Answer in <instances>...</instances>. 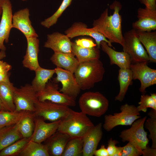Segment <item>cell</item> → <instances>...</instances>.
<instances>
[{
	"mask_svg": "<svg viewBox=\"0 0 156 156\" xmlns=\"http://www.w3.org/2000/svg\"><path fill=\"white\" fill-rule=\"evenodd\" d=\"M122 8L120 3L114 1L110 6L114 10L112 15H109L108 10L106 8L99 17L93 21L92 28L104 36L111 43H116L124 46L122 32L121 15L119 12Z\"/></svg>",
	"mask_w": 156,
	"mask_h": 156,
	"instance_id": "cell-1",
	"label": "cell"
},
{
	"mask_svg": "<svg viewBox=\"0 0 156 156\" xmlns=\"http://www.w3.org/2000/svg\"><path fill=\"white\" fill-rule=\"evenodd\" d=\"M105 70L99 59H95L79 64L74 76L81 90H88L95 83L101 81Z\"/></svg>",
	"mask_w": 156,
	"mask_h": 156,
	"instance_id": "cell-2",
	"label": "cell"
},
{
	"mask_svg": "<svg viewBox=\"0 0 156 156\" xmlns=\"http://www.w3.org/2000/svg\"><path fill=\"white\" fill-rule=\"evenodd\" d=\"M87 115L71 109L68 115L60 121L57 130L70 138H82L94 125Z\"/></svg>",
	"mask_w": 156,
	"mask_h": 156,
	"instance_id": "cell-3",
	"label": "cell"
},
{
	"mask_svg": "<svg viewBox=\"0 0 156 156\" xmlns=\"http://www.w3.org/2000/svg\"><path fill=\"white\" fill-rule=\"evenodd\" d=\"M81 112L87 115L99 117L107 111L109 106L108 99L98 92H88L82 94L79 100Z\"/></svg>",
	"mask_w": 156,
	"mask_h": 156,
	"instance_id": "cell-4",
	"label": "cell"
},
{
	"mask_svg": "<svg viewBox=\"0 0 156 156\" xmlns=\"http://www.w3.org/2000/svg\"><path fill=\"white\" fill-rule=\"evenodd\" d=\"M120 112L105 115L102 127L106 131H110L119 125L131 126L141 117L137 107L134 105L125 104L120 106Z\"/></svg>",
	"mask_w": 156,
	"mask_h": 156,
	"instance_id": "cell-5",
	"label": "cell"
},
{
	"mask_svg": "<svg viewBox=\"0 0 156 156\" xmlns=\"http://www.w3.org/2000/svg\"><path fill=\"white\" fill-rule=\"evenodd\" d=\"M123 51L129 55L133 63L149 62L148 54L140 42L137 32L133 29L126 32L123 35Z\"/></svg>",
	"mask_w": 156,
	"mask_h": 156,
	"instance_id": "cell-6",
	"label": "cell"
},
{
	"mask_svg": "<svg viewBox=\"0 0 156 156\" xmlns=\"http://www.w3.org/2000/svg\"><path fill=\"white\" fill-rule=\"evenodd\" d=\"M72 109L68 106L49 101H38L34 112L36 117L52 122L61 121L69 114Z\"/></svg>",
	"mask_w": 156,
	"mask_h": 156,
	"instance_id": "cell-7",
	"label": "cell"
},
{
	"mask_svg": "<svg viewBox=\"0 0 156 156\" xmlns=\"http://www.w3.org/2000/svg\"><path fill=\"white\" fill-rule=\"evenodd\" d=\"M147 118V116H145L137 119L129 128L122 130L119 135L122 141L130 142L142 150L144 149L149 142L147 132L144 128Z\"/></svg>",
	"mask_w": 156,
	"mask_h": 156,
	"instance_id": "cell-8",
	"label": "cell"
},
{
	"mask_svg": "<svg viewBox=\"0 0 156 156\" xmlns=\"http://www.w3.org/2000/svg\"><path fill=\"white\" fill-rule=\"evenodd\" d=\"M15 110L34 112L35 104L38 101L37 92L31 85L27 84L20 88H16L13 95Z\"/></svg>",
	"mask_w": 156,
	"mask_h": 156,
	"instance_id": "cell-9",
	"label": "cell"
},
{
	"mask_svg": "<svg viewBox=\"0 0 156 156\" xmlns=\"http://www.w3.org/2000/svg\"><path fill=\"white\" fill-rule=\"evenodd\" d=\"M58 89L56 83L48 82L42 90L37 92L38 101H48L68 106H75V99L61 93Z\"/></svg>",
	"mask_w": 156,
	"mask_h": 156,
	"instance_id": "cell-10",
	"label": "cell"
},
{
	"mask_svg": "<svg viewBox=\"0 0 156 156\" xmlns=\"http://www.w3.org/2000/svg\"><path fill=\"white\" fill-rule=\"evenodd\" d=\"M147 63L142 62L131 64L130 69L133 75V79H138L140 82V91L145 92L149 87L156 84V70L149 67Z\"/></svg>",
	"mask_w": 156,
	"mask_h": 156,
	"instance_id": "cell-11",
	"label": "cell"
},
{
	"mask_svg": "<svg viewBox=\"0 0 156 156\" xmlns=\"http://www.w3.org/2000/svg\"><path fill=\"white\" fill-rule=\"evenodd\" d=\"M55 70L57 76L53 79V82H61L62 87L60 92L75 99L81 90L73 73L57 67Z\"/></svg>",
	"mask_w": 156,
	"mask_h": 156,
	"instance_id": "cell-12",
	"label": "cell"
},
{
	"mask_svg": "<svg viewBox=\"0 0 156 156\" xmlns=\"http://www.w3.org/2000/svg\"><path fill=\"white\" fill-rule=\"evenodd\" d=\"M0 6L2 9L0 22V51H5L4 41L8 43L10 30L12 28V10L10 0H0Z\"/></svg>",
	"mask_w": 156,
	"mask_h": 156,
	"instance_id": "cell-13",
	"label": "cell"
},
{
	"mask_svg": "<svg viewBox=\"0 0 156 156\" xmlns=\"http://www.w3.org/2000/svg\"><path fill=\"white\" fill-rule=\"evenodd\" d=\"M70 39L81 36H90L95 40L96 47L99 49L101 41H105L110 47H112V43L104 36L94 30L92 27L88 28L87 25L81 22H75L65 31Z\"/></svg>",
	"mask_w": 156,
	"mask_h": 156,
	"instance_id": "cell-14",
	"label": "cell"
},
{
	"mask_svg": "<svg viewBox=\"0 0 156 156\" xmlns=\"http://www.w3.org/2000/svg\"><path fill=\"white\" fill-rule=\"evenodd\" d=\"M60 121L47 123L42 118L36 117L34 129L30 140L39 143L44 142L57 131Z\"/></svg>",
	"mask_w": 156,
	"mask_h": 156,
	"instance_id": "cell-15",
	"label": "cell"
},
{
	"mask_svg": "<svg viewBox=\"0 0 156 156\" xmlns=\"http://www.w3.org/2000/svg\"><path fill=\"white\" fill-rule=\"evenodd\" d=\"M138 19L132 24L133 29L138 31L151 32L156 29V10L139 8L137 11Z\"/></svg>",
	"mask_w": 156,
	"mask_h": 156,
	"instance_id": "cell-16",
	"label": "cell"
},
{
	"mask_svg": "<svg viewBox=\"0 0 156 156\" xmlns=\"http://www.w3.org/2000/svg\"><path fill=\"white\" fill-rule=\"evenodd\" d=\"M29 11L27 8L15 12L12 15V28L21 31L26 38L38 37L29 19Z\"/></svg>",
	"mask_w": 156,
	"mask_h": 156,
	"instance_id": "cell-17",
	"label": "cell"
},
{
	"mask_svg": "<svg viewBox=\"0 0 156 156\" xmlns=\"http://www.w3.org/2000/svg\"><path fill=\"white\" fill-rule=\"evenodd\" d=\"M103 125L100 122L90 128L82 138V156H92L102 139Z\"/></svg>",
	"mask_w": 156,
	"mask_h": 156,
	"instance_id": "cell-18",
	"label": "cell"
},
{
	"mask_svg": "<svg viewBox=\"0 0 156 156\" xmlns=\"http://www.w3.org/2000/svg\"><path fill=\"white\" fill-rule=\"evenodd\" d=\"M72 42L66 35L55 32L47 35L44 46L51 49L54 52L72 53Z\"/></svg>",
	"mask_w": 156,
	"mask_h": 156,
	"instance_id": "cell-19",
	"label": "cell"
},
{
	"mask_svg": "<svg viewBox=\"0 0 156 156\" xmlns=\"http://www.w3.org/2000/svg\"><path fill=\"white\" fill-rule=\"evenodd\" d=\"M27 47L22 61L23 66L35 71L40 66L38 60L39 40L37 37L26 38Z\"/></svg>",
	"mask_w": 156,
	"mask_h": 156,
	"instance_id": "cell-20",
	"label": "cell"
},
{
	"mask_svg": "<svg viewBox=\"0 0 156 156\" xmlns=\"http://www.w3.org/2000/svg\"><path fill=\"white\" fill-rule=\"evenodd\" d=\"M68 134L57 131L44 142L49 156H61L67 142L70 138Z\"/></svg>",
	"mask_w": 156,
	"mask_h": 156,
	"instance_id": "cell-21",
	"label": "cell"
},
{
	"mask_svg": "<svg viewBox=\"0 0 156 156\" xmlns=\"http://www.w3.org/2000/svg\"><path fill=\"white\" fill-rule=\"evenodd\" d=\"M100 47L103 51L109 56L111 64L116 65L120 68H130L131 61L129 56L126 52L115 50L104 41L101 42Z\"/></svg>",
	"mask_w": 156,
	"mask_h": 156,
	"instance_id": "cell-22",
	"label": "cell"
},
{
	"mask_svg": "<svg viewBox=\"0 0 156 156\" xmlns=\"http://www.w3.org/2000/svg\"><path fill=\"white\" fill-rule=\"evenodd\" d=\"M50 59L57 67L69 71L73 74L79 64L73 53L54 52Z\"/></svg>",
	"mask_w": 156,
	"mask_h": 156,
	"instance_id": "cell-23",
	"label": "cell"
},
{
	"mask_svg": "<svg viewBox=\"0 0 156 156\" xmlns=\"http://www.w3.org/2000/svg\"><path fill=\"white\" fill-rule=\"evenodd\" d=\"M138 38L145 47L149 62H156V31H141L136 30Z\"/></svg>",
	"mask_w": 156,
	"mask_h": 156,
	"instance_id": "cell-24",
	"label": "cell"
},
{
	"mask_svg": "<svg viewBox=\"0 0 156 156\" xmlns=\"http://www.w3.org/2000/svg\"><path fill=\"white\" fill-rule=\"evenodd\" d=\"M23 138L18 123L0 129V151Z\"/></svg>",
	"mask_w": 156,
	"mask_h": 156,
	"instance_id": "cell-25",
	"label": "cell"
},
{
	"mask_svg": "<svg viewBox=\"0 0 156 156\" xmlns=\"http://www.w3.org/2000/svg\"><path fill=\"white\" fill-rule=\"evenodd\" d=\"M15 88L10 80L0 82V97L6 110L10 111L15 110L13 95Z\"/></svg>",
	"mask_w": 156,
	"mask_h": 156,
	"instance_id": "cell-26",
	"label": "cell"
},
{
	"mask_svg": "<svg viewBox=\"0 0 156 156\" xmlns=\"http://www.w3.org/2000/svg\"><path fill=\"white\" fill-rule=\"evenodd\" d=\"M72 53L79 63L95 59H99L100 51L97 47L90 48L81 47L72 42Z\"/></svg>",
	"mask_w": 156,
	"mask_h": 156,
	"instance_id": "cell-27",
	"label": "cell"
},
{
	"mask_svg": "<svg viewBox=\"0 0 156 156\" xmlns=\"http://www.w3.org/2000/svg\"><path fill=\"white\" fill-rule=\"evenodd\" d=\"M133 79L132 73L130 68H120L118 75L120 90L115 97V101L121 102L123 100L129 87L132 83Z\"/></svg>",
	"mask_w": 156,
	"mask_h": 156,
	"instance_id": "cell-28",
	"label": "cell"
},
{
	"mask_svg": "<svg viewBox=\"0 0 156 156\" xmlns=\"http://www.w3.org/2000/svg\"><path fill=\"white\" fill-rule=\"evenodd\" d=\"M35 71V76L31 85L34 90L38 92L44 89L48 81L55 73V70L46 69L40 66Z\"/></svg>",
	"mask_w": 156,
	"mask_h": 156,
	"instance_id": "cell-29",
	"label": "cell"
},
{
	"mask_svg": "<svg viewBox=\"0 0 156 156\" xmlns=\"http://www.w3.org/2000/svg\"><path fill=\"white\" fill-rule=\"evenodd\" d=\"M36 118L34 112H28L18 123V130L23 138H30L31 136Z\"/></svg>",
	"mask_w": 156,
	"mask_h": 156,
	"instance_id": "cell-30",
	"label": "cell"
},
{
	"mask_svg": "<svg viewBox=\"0 0 156 156\" xmlns=\"http://www.w3.org/2000/svg\"><path fill=\"white\" fill-rule=\"evenodd\" d=\"M18 156H49V155L44 144L30 140Z\"/></svg>",
	"mask_w": 156,
	"mask_h": 156,
	"instance_id": "cell-31",
	"label": "cell"
},
{
	"mask_svg": "<svg viewBox=\"0 0 156 156\" xmlns=\"http://www.w3.org/2000/svg\"><path fill=\"white\" fill-rule=\"evenodd\" d=\"M28 112L0 111V129L18 123Z\"/></svg>",
	"mask_w": 156,
	"mask_h": 156,
	"instance_id": "cell-32",
	"label": "cell"
},
{
	"mask_svg": "<svg viewBox=\"0 0 156 156\" xmlns=\"http://www.w3.org/2000/svg\"><path fill=\"white\" fill-rule=\"evenodd\" d=\"M82 138H71L67 142L61 156H82Z\"/></svg>",
	"mask_w": 156,
	"mask_h": 156,
	"instance_id": "cell-33",
	"label": "cell"
},
{
	"mask_svg": "<svg viewBox=\"0 0 156 156\" xmlns=\"http://www.w3.org/2000/svg\"><path fill=\"white\" fill-rule=\"evenodd\" d=\"M30 140V138H23L17 140L1 151L0 156H18Z\"/></svg>",
	"mask_w": 156,
	"mask_h": 156,
	"instance_id": "cell-34",
	"label": "cell"
},
{
	"mask_svg": "<svg viewBox=\"0 0 156 156\" xmlns=\"http://www.w3.org/2000/svg\"><path fill=\"white\" fill-rule=\"evenodd\" d=\"M149 116L144 122L145 127L150 133V138L152 140L151 147L156 148V110L152 109L148 113Z\"/></svg>",
	"mask_w": 156,
	"mask_h": 156,
	"instance_id": "cell-35",
	"label": "cell"
},
{
	"mask_svg": "<svg viewBox=\"0 0 156 156\" xmlns=\"http://www.w3.org/2000/svg\"><path fill=\"white\" fill-rule=\"evenodd\" d=\"M72 0H63L60 6L50 17L45 19L41 22V24L44 27L49 28L55 24L58 18L65 10L71 4Z\"/></svg>",
	"mask_w": 156,
	"mask_h": 156,
	"instance_id": "cell-36",
	"label": "cell"
},
{
	"mask_svg": "<svg viewBox=\"0 0 156 156\" xmlns=\"http://www.w3.org/2000/svg\"><path fill=\"white\" fill-rule=\"evenodd\" d=\"M138 104L139 105L137 107L140 112L142 111L146 112L148 108L156 110V101L149 95L144 94L142 95Z\"/></svg>",
	"mask_w": 156,
	"mask_h": 156,
	"instance_id": "cell-37",
	"label": "cell"
},
{
	"mask_svg": "<svg viewBox=\"0 0 156 156\" xmlns=\"http://www.w3.org/2000/svg\"><path fill=\"white\" fill-rule=\"evenodd\" d=\"M142 150L132 143L128 142L122 147V156H139L142 155Z\"/></svg>",
	"mask_w": 156,
	"mask_h": 156,
	"instance_id": "cell-38",
	"label": "cell"
},
{
	"mask_svg": "<svg viewBox=\"0 0 156 156\" xmlns=\"http://www.w3.org/2000/svg\"><path fill=\"white\" fill-rule=\"evenodd\" d=\"M76 44L81 47L90 48L96 47V45L91 39L83 38L79 39L75 41Z\"/></svg>",
	"mask_w": 156,
	"mask_h": 156,
	"instance_id": "cell-39",
	"label": "cell"
},
{
	"mask_svg": "<svg viewBox=\"0 0 156 156\" xmlns=\"http://www.w3.org/2000/svg\"><path fill=\"white\" fill-rule=\"evenodd\" d=\"M118 143V141L113 140L112 138L109 140L107 148L108 156H114L118 150V146L116 145Z\"/></svg>",
	"mask_w": 156,
	"mask_h": 156,
	"instance_id": "cell-40",
	"label": "cell"
},
{
	"mask_svg": "<svg viewBox=\"0 0 156 156\" xmlns=\"http://www.w3.org/2000/svg\"><path fill=\"white\" fill-rule=\"evenodd\" d=\"M145 8L151 10H156V0H138Z\"/></svg>",
	"mask_w": 156,
	"mask_h": 156,
	"instance_id": "cell-41",
	"label": "cell"
},
{
	"mask_svg": "<svg viewBox=\"0 0 156 156\" xmlns=\"http://www.w3.org/2000/svg\"><path fill=\"white\" fill-rule=\"evenodd\" d=\"M142 155L143 156H156V148L150 147L147 145L142 150Z\"/></svg>",
	"mask_w": 156,
	"mask_h": 156,
	"instance_id": "cell-42",
	"label": "cell"
},
{
	"mask_svg": "<svg viewBox=\"0 0 156 156\" xmlns=\"http://www.w3.org/2000/svg\"><path fill=\"white\" fill-rule=\"evenodd\" d=\"M12 68L11 66L6 62L0 60V74L8 73Z\"/></svg>",
	"mask_w": 156,
	"mask_h": 156,
	"instance_id": "cell-43",
	"label": "cell"
},
{
	"mask_svg": "<svg viewBox=\"0 0 156 156\" xmlns=\"http://www.w3.org/2000/svg\"><path fill=\"white\" fill-rule=\"evenodd\" d=\"M94 155L95 156H108L107 148L105 145H102L100 148L96 149L94 153Z\"/></svg>",
	"mask_w": 156,
	"mask_h": 156,
	"instance_id": "cell-44",
	"label": "cell"
},
{
	"mask_svg": "<svg viewBox=\"0 0 156 156\" xmlns=\"http://www.w3.org/2000/svg\"><path fill=\"white\" fill-rule=\"evenodd\" d=\"M6 56L5 51L3 50L0 51V60L2 59Z\"/></svg>",
	"mask_w": 156,
	"mask_h": 156,
	"instance_id": "cell-45",
	"label": "cell"
},
{
	"mask_svg": "<svg viewBox=\"0 0 156 156\" xmlns=\"http://www.w3.org/2000/svg\"><path fill=\"white\" fill-rule=\"evenodd\" d=\"M6 110L3 106L1 99L0 97V111Z\"/></svg>",
	"mask_w": 156,
	"mask_h": 156,
	"instance_id": "cell-46",
	"label": "cell"
},
{
	"mask_svg": "<svg viewBox=\"0 0 156 156\" xmlns=\"http://www.w3.org/2000/svg\"><path fill=\"white\" fill-rule=\"evenodd\" d=\"M151 96L155 101H156V94L155 93L151 94Z\"/></svg>",
	"mask_w": 156,
	"mask_h": 156,
	"instance_id": "cell-47",
	"label": "cell"
},
{
	"mask_svg": "<svg viewBox=\"0 0 156 156\" xmlns=\"http://www.w3.org/2000/svg\"><path fill=\"white\" fill-rule=\"evenodd\" d=\"M2 8L0 6V16L2 14Z\"/></svg>",
	"mask_w": 156,
	"mask_h": 156,
	"instance_id": "cell-48",
	"label": "cell"
},
{
	"mask_svg": "<svg viewBox=\"0 0 156 156\" xmlns=\"http://www.w3.org/2000/svg\"><path fill=\"white\" fill-rule=\"evenodd\" d=\"M23 1H27V0H21Z\"/></svg>",
	"mask_w": 156,
	"mask_h": 156,
	"instance_id": "cell-49",
	"label": "cell"
}]
</instances>
